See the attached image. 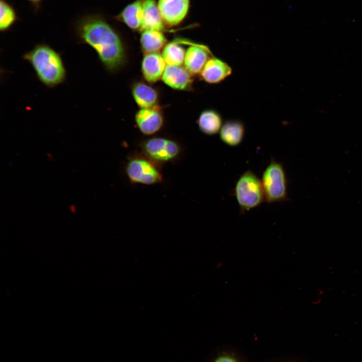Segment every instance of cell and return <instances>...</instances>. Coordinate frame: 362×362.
<instances>
[{"label":"cell","instance_id":"cell-1","mask_svg":"<svg viewBox=\"0 0 362 362\" xmlns=\"http://www.w3.org/2000/svg\"><path fill=\"white\" fill-rule=\"evenodd\" d=\"M74 29L79 43L89 46L96 51L108 72H117L123 66L126 55L123 41L103 17L98 14L85 15L76 21Z\"/></svg>","mask_w":362,"mask_h":362},{"label":"cell","instance_id":"cell-2","mask_svg":"<svg viewBox=\"0 0 362 362\" xmlns=\"http://www.w3.org/2000/svg\"><path fill=\"white\" fill-rule=\"evenodd\" d=\"M22 57L32 66L38 80L47 87H55L65 80L66 69L62 56L49 45L37 44Z\"/></svg>","mask_w":362,"mask_h":362},{"label":"cell","instance_id":"cell-3","mask_svg":"<svg viewBox=\"0 0 362 362\" xmlns=\"http://www.w3.org/2000/svg\"><path fill=\"white\" fill-rule=\"evenodd\" d=\"M234 194L242 214L265 201L261 180L250 169L244 172L237 179Z\"/></svg>","mask_w":362,"mask_h":362},{"label":"cell","instance_id":"cell-4","mask_svg":"<svg viewBox=\"0 0 362 362\" xmlns=\"http://www.w3.org/2000/svg\"><path fill=\"white\" fill-rule=\"evenodd\" d=\"M261 182L264 192L265 201L274 203L289 201L288 179L281 162L274 158L263 171Z\"/></svg>","mask_w":362,"mask_h":362},{"label":"cell","instance_id":"cell-5","mask_svg":"<svg viewBox=\"0 0 362 362\" xmlns=\"http://www.w3.org/2000/svg\"><path fill=\"white\" fill-rule=\"evenodd\" d=\"M126 172L133 183L149 185L162 180V175L156 166L144 158H135L130 160L126 166Z\"/></svg>","mask_w":362,"mask_h":362},{"label":"cell","instance_id":"cell-6","mask_svg":"<svg viewBox=\"0 0 362 362\" xmlns=\"http://www.w3.org/2000/svg\"><path fill=\"white\" fill-rule=\"evenodd\" d=\"M142 149L150 159L158 162L173 160L180 151V147L175 141L162 137L146 140L142 144Z\"/></svg>","mask_w":362,"mask_h":362},{"label":"cell","instance_id":"cell-7","mask_svg":"<svg viewBox=\"0 0 362 362\" xmlns=\"http://www.w3.org/2000/svg\"><path fill=\"white\" fill-rule=\"evenodd\" d=\"M137 128L145 135H151L158 132L164 123V117L158 106L140 109L135 116Z\"/></svg>","mask_w":362,"mask_h":362},{"label":"cell","instance_id":"cell-8","mask_svg":"<svg viewBox=\"0 0 362 362\" xmlns=\"http://www.w3.org/2000/svg\"><path fill=\"white\" fill-rule=\"evenodd\" d=\"M157 5L164 23L174 26L180 24L187 16L190 0H159Z\"/></svg>","mask_w":362,"mask_h":362},{"label":"cell","instance_id":"cell-9","mask_svg":"<svg viewBox=\"0 0 362 362\" xmlns=\"http://www.w3.org/2000/svg\"><path fill=\"white\" fill-rule=\"evenodd\" d=\"M193 75L182 65H167L161 79L165 84L172 89L190 90L193 87Z\"/></svg>","mask_w":362,"mask_h":362},{"label":"cell","instance_id":"cell-10","mask_svg":"<svg viewBox=\"0 0 362 362\" xmlns=\"http://www.w3.org/2000/svg\"><path fill=\"white\" fill-rule=\"evenodd\" d=\"M232 73L231 67L225 62L216 57H210L200 75L205 82L210 84L218 83Z\"/></svg>","mask_w":362,"mask_h":362},{"label":"cell","instance_id":"cell-11","mask_svg":"<svg viewBox=\"0 0 362 362\" xmlns=\"http://www.w3.org/2000/svg\"><path fill=\"white\" fill-rule=\"evenodd\" d=\"M161 54L158 52L145 54L141 62V71L144 79L149 83L159 80L166 67Z\"/></svg>","mask_w":362,"mask_h":362},{"label":"cell","instance_id":"cell-12","mask_svg":"<svg viewBox=\"0 0 362 362\" xmlns=\"http://www.w3.org/2000/svg\"><path fill=\"white\" fill-rule=\"evenodd\" d=\"M209 48L202 44H193L186 50L185 67L193 75L200 74L210 55Z\"/></svg>","mask_w":362,"mask_h":362},{"label":"cell","instance_id":"cell-13","mask_svg":"<svg viewBox=\"0 0 362 362\" xmlns=\"http://www.w3.org/2000/svg\"><path fill=\"white\" fill-rule=\"evenodd\" d=\"M131 92L134 100L140 109L158 106L159 94L157 90L143 81L133 83Z\"/></svg>","mask_w":362,"mask_h":362},{"label":"cell","instance_id":"cell-14","mask_svg":"<svg viewBox=\"0 0 362 362\" xmlns=\"http://www.w3.org/2000/svg\"><path fill=\"white\" fill-rule=\"evenodd\" d=\"M143 18L141 31L164 29V22L160 14L158 5L155 0L142 1Z\"/></svg>","mask_w":362,"mask_h":362},{"label":"cell","instance_id":"cell-15","mask_svg":"<svg viewBox=\"0 0 362 362\" xmlns=\"http://www.w3.org/2000/svg\"><path fill=\"white\" fill-rule=\"evenodd\" d=\"M245 134L244 124L238 120H228L222 125L219 132L221 140L231 147L239 145L243 140Z\"/></svg>","mask_w":362,"mask_h":362},{"label":"cell","instance_id":"cell-16","mask_svg":"<svg viewBox=\"0 0 362 362\" xmlns=\"http://www.w3.org/2000/svg\"><path fill=\"white\" fill-rule=\"evenodd\" d=\"M143 18V4L141 0L135 1L127 5L117 16L132 30L141 31Z\"/></svg>","mask_w":362,"mask_h":362},{"label":"cell","instance_id":"cell-17","mask_svg":"<svg viewBox=\"0 0 362 362\" xmlns=\"http://www.w3.org/2000/svg\"><path fill=\"white\" fill-rule=\"evenodd\" d=\"M197 124L202 133L214 135L220 132L223 124L222 117L218 112L213 109H207L199 115Z\"/></svg>","mask_w":362,"mask_h":362},{"label":"cell","instance_id":"cell-18","mask_svg":"<svg viewBox=\"0 0 362 362\" xmlns=\"http://www.w3.org/2000/svg\"><path fill=\"white\" fill-rule=\"evenodd\" d=\"M167 43L166 38L162 31L149 30L142 31L140 44L145 54L158 52Z\"/></svg>","mask_w":362,"mask_h":362},{"label":"cell","instance_id":"cell-19","mask_svg":"<svg viewBox=\"0 0 362 362\" xmlns=\"http://www.w3.org/2000/svg\"><path fill=\"white\" fill-rule=\"evenodd\" d=\"M186 52L181 42L174 40L166 44L161 55L166 64L180 66L184 63Z\"/></svg>","mask_w":362,"mask_h":362},{"label":"cell","instance_id":"cell-20","mask_svg":"<svg viewBox=\"0 0 362 362\" xmlns=\"http://www.w3.org/2000/svg\"><path fill=\"white\" fill-rule=\"evenodd\" d=\"M18 18L16 11L6 0H0V30L5 32L10 30Z\"/></svg>","mask_w":362,"mask_h":362},{"label":"cell","instance_id":"cell-21","mask_svg":"<svg viewBox=\"0 0 362 362\" xmlns=\"http://www.w3.org/2000/svg\"><path fill=\"white\" fill-rule=\"evenodd\" d=\"M212 362H241L234 354L228 352L219 354Z\"/></svg>","mask_w":362,"mask_h":362},{"label":"cell","instance_id":"cell-22","mask_svg":"<svg viewBox=\"0 0 362 362\" xmlns=\"http://www.w3.org/2000/svg\"><path fill=\"white\" fill-rule=\"evenodd\" d=\"M34 7L36 10L40 8V5L44 0H26Z\"/></svg>","mask_w":362,"mask_h":362},{"label":"cell","instance_id":"cell-23","mask_svg":"<svg viewBox=\"0 0 362 362\" xmlns=\"http://www.w3.org/2000/svg\"><path fill=\"white\" fill-rule=\"evenodd\" d=\"M222 265H223V264L222 262H218L216 265V267H217V268H220V267H222Z\"/></svg>","mask_w":362,"mask_h":362}]
</instances>
